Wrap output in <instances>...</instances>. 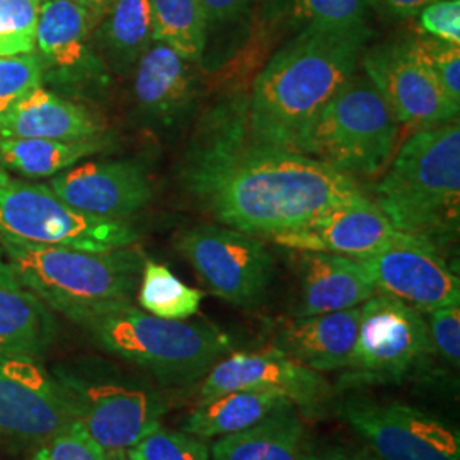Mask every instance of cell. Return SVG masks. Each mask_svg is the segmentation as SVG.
Wrapping results in <instances>:
<instances>
[{
	"label": "cell",
	"instance_id": "6da1fadb",
	"mask_svg": "<svg viewBox=\"0 0 460 460\" xmlns=\"http://www.w3.org/2000/svg\"><path fill=\"white\" fill-rule=\"evenodd\" d=\"M181 182L215 222L260 239L368 199L353 176L256 142L246 98L220 101L203 116L182 159Z\"/></svg>",
	"mask_w": 460,
	"mask_h": 460
},
{
	"label": "cell",
	"instance_id": "7a4b0ae2",
	"mask_svg": "<svg viewBox=\"0 0 460 460\" xmlns=\"http://www.w3.org/2000/svg\"><path fill=\"white\" fill-rule=\"evenodd\" d=\"M372 30L305 26L266 64L247 99L252 138L290 150L296 135L357 72Z\"/></svg>",
	"mask_w": 460,
	"mask_h": 460
},
{
	"label": "cell",
	"instance_id": "3957f363",
	"mask_svg": "<svg viewBox=\"0 0 460 460\" xmlns=\"http://www.w3.org/2000/svg\"><path fill=\"white\" fill-rule=\"evenodd\" d=\"M376 205L395 230L438 252L457 239L459 118L412 135L378 184Z\"/></svg>",
	"mask_w": 460,
	"mask_h": 460
},
{
	"label": "cell",
	"instance_id": "277c9868",
	"mask_svg": "<svg viewBox=\"0 0 460 460\" xmlns=\"http://www.w3.org/2000/svg\"><path fill=\"white\" fill-rule=\"evenodd\" d=\"M0 247L14 279L75 324L133 304L146 263L135 246L94 252L0 239Z\"/></svg>",
	"mask_w": 460,
	"mask_h": 460
},
{
	"label": "cell",
	"instance_id": "5b68a950",
	"mask_svg": "<svg viewBox=\"0 0 460 460\" xmlns=\"http://www.w3.org/2000/svg\"><path fill=\"white\" fill-rule=\"evenodd\" d=\"M79 326L102 351L167 391L199 384L230 351L229 336L212 324L155 317L133 304L93 315Z\"/></svg>",
	"mask_w": 460,
	"mask_h": 460
},
{
	"label": "cell",
	"instance_id": "8992f818",
	"mask_svg": "<svg viewBox=\"0 0 460 460\" xmlns=\"http://www.w3.org/2000/svg\"><path fill=\"white\" fill-rule=\"evenodd\" d=\"M49 374L66 397L74 421L106 452L127 450L171 410L167 389L102 357L85 355L55 363Z\"/></svg>",
	"mask_w": 460,
	"mask_h": 460
},
{
	"label": "cell",
	"instance_id": "52a82bcc",
	"mask_svg": "<svg viewBox=\"0 0 460 460\" xmlns=\"http://www.w3.org/2000/svg\"><path fill=\"white\" fill-rule=\"evenodd\" d=\"M397 135L399 123L376 85L353 75L296 135L290 150L349 176L370 178L389 164Z\"/></svg>",
	"mask_w": 460,
	"mask_h": 460
},
{
	"label": "cell",
	"instance_id": "ba28073f",
	"mask_svg": "<svg viewBox=\"0 0 460 460\" xmlns=\"http://www.w3.org/2000/svg\"><path fill=\"white\" fill-rule=\"evenodd\" d=\"M138 237L128 220L84 214L49 184L11 180L0 186V239L99 252L135 246Z\"/></svg>",
	"mask_w": 460,
	"mask_h": 460
},
{
	"label": "cell",
	"instance_id": "9c48e42d",
	"mask_svg": "<svg viewBox=\"0 0 460 460\" xmlns=\"http://www.w3.org/2000/svg\"><path fill=\"white\" fill-rule=\"evenodd\" d=\"M433 355L425 314L394 296L376 294L360 305L357 343L338 389L399 384L425 368Z\"/></svg>",
	"mask_w": 460,
	"mask_h": 460
},
{
	"label": "cell",
	"instance_id": "30bf717a",
	"mask_svg": "<svg viewBox=\"0 0 460 460\" xmlns=\"http://www.w3.org/2000/svg\"><path fill=\"white\" fill-rule=\"evenodd\" d=\"M98 21L75 0H41L33 53L43 85L66 99L108 91L111 70L93 43Z\"/></svg>",
	"mask_w": 460,
	"mask_h": 460
},
{
	"label": "cell",
	"instance_id": "8fae6325",
	"mask_svg": "<svg viewBox=\"0 0 460 460\" xmlns=\"http://www.w3.org/2000/svg\"><path fill=\"white\" fill-rule=\"evenodd\" d=\"M174 246L215 296L246 309L263 302L275 260L260 237L203 224L180 232Z\"/></svg>",
	"mask_w": 460,
	"mask_h": 460
},
{
	"label": "cell",
	"instance_id": "7c38bea8",
	"mask_svg": "<svg viewBox=\"0 0 460 460\" xmlns=\"http://www.w3.org/2000/svg\"><path fill=\"white\" fill-rule=\"evenodd\" d=\"M340 414L380 460H460L459 431L406 402L349 397Z\"/></svg>",
	"mask_w": 460,
	"mask_h": 460
},
{
	"label": "cell",
	"instance_id": "4fadbf2b",
	"mask_svg": "<svg viewBox=\"0 0 460 460\" xmlns=\"http://www.w3.org/2000/svg\"><path fill=\"white\" fill-rule=\"evenodd\" d=\"M362 66L397 123L418 132L459 116L460 102L448 96L428 66L418 38L368 49L363 53Z\"/></svg>",
	"mask_w": 460,
	"mask_h": 460
},
{
	"label": "cell",
	"instance_id": "5bb4252c",
	"mask_svg": "<svg viewBox=\"0 0 460 460\" xmlns=\"http://www.w3.org/2000/svg\"><path fill=\"white\" fill-rule=\"evenodd\" d=\"M40 360L0 355V444L38 448L74 423L57 380Z\"/></svg>",
	"mask_w": 460,
	"mask_h": 460
},
{
	"label": "cell",
	"instance_id": "9a60e30c",
	"mask_svg": "<svg viewBox=\"0 0 460 460\" xmlns=\"http://www.w3.org/2000/svg\"><path fill=\"white\" fill-rule=\"evenodd\" d=\"M234 391L275 393L305 414H319L334 395L323 374L290 358L275 346L224 357L198 384V402Z\"/></svg>",
	"mask_w": 460,
	"mask_h": 460
},
{
	"label": "cell",
	"instance_id": "2e32d148",
	"mask_svg": "<svg viewBox=\"0 0 460 460\" xmlns=\"http://www.w3.org/2000/svg\"><path fill=\"white\" fill-rule=\"evenodd\" d=\"M377 294L391 296L428 314L460 304V281L437 249L416 239L357 260Z\"/></svg>",
	"mask_w": 460,
	"mask_h": 460
},
{
	"label": "cell",
	"instance_id": "e0dca14e",
	"mask_svg": "<svg viewBox=\"0 0 460 460\" xmlns=\"http://www.w3.org/2000/svg\"><path fill=\"white\" fill-rule=\"evenodd\" d=\"M412 237L393 227L372 199L343 205L315 215L300 227L271 237L294 251H321L351 260L376 256Z\"/></svg>",
	"mask_w": 460,
	"mask_h": 460
},
{
	"label": "cell",
	"instance_id": "ac0fdd59",
	"mask_svg": "<svg viewBox=\"0 0 460 460\" xmlns=\"http://www.w3.org/2000/svg\"><path fill=\"white\" fill-rule=\"evenodd\" d=\"M51 191L84 214L127 220L154 198L146 167L137 161H94L72 165L49 182Z\"/></svg>",
	"mask_w": 460,
	"mask_h": 460
},
{
	"label": "cell",
	"instance_id": "d6986e66",
	"mask_svg": "<svg viewBox=\"0 0 460 460\" xmlns=\"http://www.w3.org/2000/svg\"><path fill=\"white\" fill-rule=\"evenodd\" d=\"M197 98L191 62L154 41L133 68V99L138 113L157 127H174L190 115Z\"/></svg>",
	"mask_w": 460,
	"mask_h": 460
},
{
	"label": "cell",
	"instance_id": "ffe728a7",
	"mask_svg": "<svg viewBox=\"0 0 460 460\" xmlns=\"http://www.w3.org/2000/svg\"><path fill=\"white\" fill-rule=\"evenodd\" d=\"M296 270L294 317L355 309L377 294L362 264L346 256L296 251Z\"/></svg>",
	"mask_w": 460,
	"mask_h": 460
},
{
	"label": "cell",
	"instance_id": "44dd1931",
	"mask_svg": "<svg viewBox=\"0 0 460 460\" xmlns=\"http://www.w3.org/2000/svg\"><path fill=\"white\" fill-rule=\"evenodd\" d=\"M360 307L279 321L273 346L319 374L341 372L351 360Z\"/></svg>",
	"mask_w": 460,
	"mask_h": 460
},
{
	"label": "cell",
	"instance_id": "7402d4cb",
	"mask_svg": "<svg viewBox=\"0 0 460 460\" xmlns=\"http://www.w3.org/2000/svg\"><path fill=\"white\" fill-rule=\"evenodd\" d=\"M104 127L85 106L45 87L0 116V137L79 142L99 138Z\"/></svg>",
	"mask_w": 460,
	"mask_h": 460
},
{
	"label": "cell",
	"instance_id": "603a6c76",
	"mask_svg": "<svg viewBox=\"0 0 460 460\" xmlns=\"http://www.w3.org/2000/svg\"><path fill=\"white\" fill-rule=\"evenodd\" d=\"M307 445L300 412L285 401L254 427L217 438L210 447V459L304 460Z\"/></svg>",
	"mask_w": 460,
	"mask_h": 460
},
{
	"label": "cell",
	"instance_id": "cb8c5ba5",
	"mask_svg": "<svg viewBox=\"0 0 460 460\" xmlns=\"http://www.w3.org/2000/svg\"><path fill=\"white\" fill-rule=\"evenodd\" d=\"M57 338L53 311L14 275L0 279V355L40 360Z\"/></svg>",
	"mask_w": 460,
	"mask_h": 460
},
{
	"label": "cell",
	"instance_id": "d4e9b609",
	"mask_svg": "<svg viewBox=\"0 0 460 460\" xmlns=\"http://www.w3.org/2000/svg\"><path fill=\"white\" fill-rule=\"evenodd\" d=\"M96 31L99 55L119 75L132 72L154 40V17L148 0H113Z\"/></svg>",
	"mask_w": 460,
	"mask_h": 460
},
{
	"label": "cell",
	"instance_id": "484cf974",
	"mask_svg": "<svg viewBox=\"0 0 460 460\" xmlns=\"http://www.w3.org/2000/svg\"><path fill=\"white\" fill-rule=\"evenodd\" d=\"M283 395L268 391H234L198 402L197 408L184 416L181 431L201 440L222 438L254 427L279 404Z\"/></svg>",
	"mask_w": 460,
	"mask_h": 460
},
{
	"label": "cell",
	"instance_id": "4316f807",
	"mask_svg": "<svg viewBox=\"0 0 460 460\" xmlns=\"http://www.w3.org/2000/svg\"><path fill=\"white\" fill-rule=\"evenodd\" d=\"M110 146L108 137L79 142L0 137V164L26 178L55 176Z\"/></svg>",
	"mask_w": 460,
	"mask_h": 460
},
{
	"label": "cell",
	"instance_id": "83f0119b",
	"mask_svg": "<svg viewBox=\"0 0 460 460\" xmlns=\"http://www.w3.org/2000/svg\"><path fill=\"white\" fill-rule=\"evenodd\" d=\"M154 40L176 49L182 58L199 62L207 47L208 21L201 0H148Z\"/></svg>",
	"mask_w": 460,
	"mask_h": 460
},
{
	"label": "cell",
	"instance_id": "f1b7e54d",
	"mask_svg": "<svg viewBox=\"0 0 460 460\" xmlns=\"http://www.w3.org/2000/svg\"><path fill=\"white\" fill-rule=\"evenodd\" d=\"M138 307L155 317L186 321L199 311L205 294L188 287L165 264L146 260L137 288Z\"/></svg>",
	"mask_w": 460,
	"mask_h": 460
},
{
	"label": "cell",
	"instance_id": "f546056e",
	"mask_svg": "<svg viewBox=\"0 0 460 460\" xmlns=\"http://www.w3.org/2000/svg\"><path fill=\"white\" fill-rule=\"evenodd\" d=\"M132 460H210V447L205 440L163 425L127 448Z\"/></svg>",
	"mask_w": 460,
	"mask_h": 460
},
{
	"label": "cell",
	"instance_id": "4dcf8cb0",
	"mask_svg": "<svg viewBox=\"0 0 460 460\" xmlns=\"http://www.w3.org/2000/svg\"><path fill=\"white\" fill-rule=\"evenodd\" d=\"M41 0H0V57L33 53Z\"/></svg>",
	"mask_w": 460,
	"mask_h": 460
},
{
	"label": "cell",
	"instance_id": "1f68e13d",
	"mask_svg": "<svg viewBox=\"0 0 460 460\" xmlns=\"http://www.w3.org/2000/svg\"><path fill=\"white\" fill-rule=\"evenodd\" d=\"M300 21L307 26L349 28L367 24L370 0H290Z\"/></svg>",
	"mask_w": 460,
	"mask_h": 460
},
{
	"label": "cell",
	"instance_id": "d6a6232c",
	"mask_svg": "<svg viewBox=\"0 0 460 460\" xmlns=\"http://www.w3.org/2000/svg\"><path fill=\"white\" fill-rule=\"evenodd\" d=\"M40 87L43 81L34 53L0 57V116Z\"/></svg>",
	"mask_w": 460,
	"mask_h": 460
},
{
	"label": "cell",
	"instance_id": "836d02e7",
	"mask_svg": "<svg viewBox=\"0 0 460 460\" xmlns=\"http://www.w3.org/2000/svg\"><path fill=\"white\" fill-rule=\"evenodd\" d=\"M33 460H106V450L74 421L40 445Z\"/></svg>",
	"mask_w": 460,
	"mask_h": 460
},
{
	"label": "cell",
	"instance_id": "e575fe53",
	"mask_svg": "<svg viewBox=\"0 0 460 460\" xmlns=\"http://www.w3.org/2000/svg\"><path fill=\"white\" fill-rule=\"evenodd\" d=\"M428 332L433 353L454 368L460 362V307L448 305L428 313Z\"/></svg>",
	"mask_w": 460,
	"mask_h": 460
},
{
	"label": "cell",
	"instance_id": "d590c367",
	"mask_svg": "<svg viewBox=\"0 0 460 460\" xmlns=\"http://www.w3.org/2000/svg\"><path fill=\"white\" fill-rule=\"evenodd\" d=\"M420 49L428 66L444 85L448 96L460 102V49L431 36L418 38Z\"/></svg>",
	"mask_w": 460,
	"mask_h": 460
},
{
	"label": "cell",
	"instance_id": "8d00e7d4",
	"mask_svg": "<svg viewBox=\"0 0 460 460\" xmlns=\"http://www.w3.org/2000/svg\"><path fill=\"white\" fill-rule=\"evenodd\" d=\"M418 16L428 36L460 47V0H437Z\"/></svg>",
	"mask_w": 460,
	"mask_h": 460
},
{
	"label": "cell",
	"instance_id": "74e56055",
	"mask_svg": "<svg viewBox=\"0 0 460 460\" xmlns=\"http://www.w3.org/2000/svg\"><path fill=\"white\" fill-rule=\"evenodd\" d=\"M304 460H380L367 445L324 444L307 445V452Z\"/></svg>",
	"mask_w": 460,
	"mask_h": 460
},
{
	"label": "cell",
	"instance_id": "f35d334b",
	"mask_svg": "<svg viewBox=\"0 0 460 460\" xmlns=\"http://www.w3.org/2000/svg\"><path fill=\"white\" fill-rule=\"evenodd\" d=\"M251 0H201L208 24H226L246 13Z\"/></svg>",
	"mask_w": 460,
	"mask_h": 460
},
{
	"label": "cell",
	"instance_id": "ab89813d",
	"mask_svg": "<svg viewBox=\"0 0 460 460\" xmlns=\"http://www.w3.org/2000/svg\"><path fill=\"white\" fill-rule=\"evenodd\" d=\"M437 0H370L372 9H377L382 14L387 16L406 17L418 16L427 5Z\"/></svg>",
	"mask_w": 460,
	"mask_h": 460
},
{
	"label": "cell",
	"instance_id": "60d3db41",
	"mask_svg": "<svg viewBox=\"0 0 460 460\" xmlns=\"http://www.w3.org/2000/svg\"><path fill=\"white\" fill-rule=\"evenodd\" d=\"M75 2H79L85 9H89L99 19L106 13V9L111 5L113 0H75Z\"/></svg>",
	"mask_w": 460,
	"mask_h": 460
},
{
	"label": "cell",
	"instance_id": "b9f144b4",
	"mask_svg": "<svg viewBox=\"0 0 460 460\" xmlns=\"http://www.w3.org/2000/svg\"><path fill=\"white\" fill-rule=\"evenodd\" d=\"M106 460H132L128 457L127 450H110L106 452Z\"/></svg>",
	"mask_w": 460,
	"mask_h": 460
},
{
	"label": "cell",
	"instance_id": "7bdbcfd3",
	"mask_svg": "<svg viewBox=\"0 0 460 460\" xmlns=\"http://www.w3.org/2000/svg\"><path fill=\"white\" fill-rule=\"evenodd\" d=\"M11 273H13V271H11L9 264L5 261L4 251H2V247H0V279H2V277H5V275H11Z\"/></svg>",
	"mask_w": 460,
	"mask_h": 460
},
{
	"label": "cell",
	"instance_id": "ee69618b",
	"mask_svg": "<svg viewBox=\"0 0 460 460\" xmlns=\"http://www.w3.org/2000/svg\"><path fill=\"white\" fill-rule=\"evenodd\" d=\"M13 178L9 176V172H7V169L4 167V165L0 164V186H5L7 182L11 181Z\"/></svg>",
	"mask_w": 460,
	"mask_h": 460
}]
</instances>
